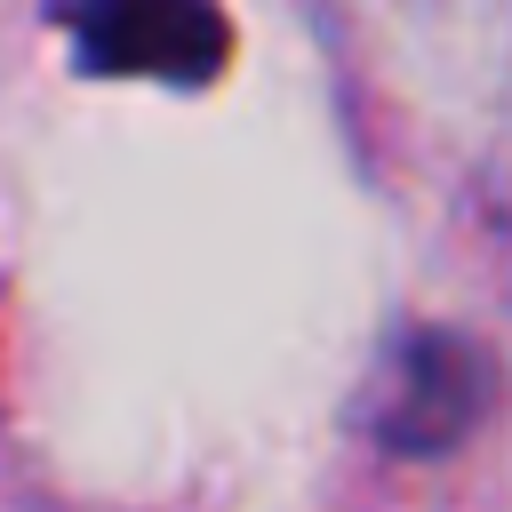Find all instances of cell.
Listing matches in <instances>:
<instances>
[{
  "instance_id": "cell-1",
  "label": "cell",
  "mask_w": 512,
  "mask_h": 512,
  "mask_svg": "<svg viewBox=\"0 0 512 512\" xmlns=\"http://www.w3.org/2000/svg\"><path fill=\"white\" fill-rule=\"evenodd\" d=\"M72 40L88 72L192 88L224 64V16L208 0H72Z\"/></svg>"
}]
</instances>
